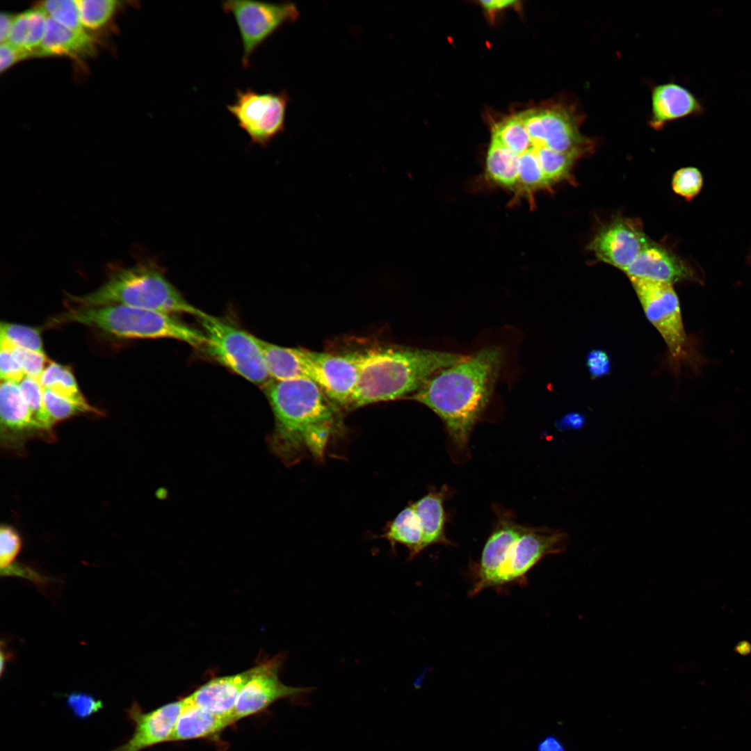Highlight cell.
<instances>
[{
  "label": "cell",
  "mask_w": 751,
  "mask_h": 751,
  "mask_svg": "<svg viewBox=\"0 0 751 751\" xmlns=\"http://www.w3.org/2000/svg\"><path fill=\"white\" fill-rule=\"evenodd\" d=\"M275 420L272 446L285 462L322 460L342 430L340 407L309 379L271 380L264 387Z\"/></svg>",
  "instance_id": "6da1fadb"
},
{
  "label": "cell",
  "mask_w": 751,
  "mask_h": 751,
  "mask_svg": "<svg viewBox=\"0 0 751 751\" xmlns=\"http://www.w3.org/2000/svg\"><path fill=\"white\" fill-rule=\"evenodd\" d=\"M503 357L499 346L483 348L437 372L408 398L432 410L462 449L490 400Z\"/></svg>",
  "instance_id": "7a4b0ae2"
},
{
  "label": "cell",
  "mask_w": 751,
  "mask_h": 751,
  "mask_svg": "<svg viewBox=\"0 0 751 751\" xmlns=\"http://www.w3.org/2000/svg\"><path fill=\"white\" fill-rule=\"evenodd\" d=\"M359 355V380L347 410L412 395L437 372L469 355L409 347L378 348Z\"/></svg>",
  "instance_id": "3957f363"
},
{
  "label": "cell",
  "mask_w": 751,
  "mask_h": 751,
  "mask_svg": "<svg viewBox=\"0 0 751 751\" xmlns=\"http://www.w3.org/2000/svg\"><path fill=\"white\" fill-rule=\"evenodd\" d=\"M67 296L69 302L81 308L124 305L196 317L203 313L184 298L166 278L162 268L151 259L116 269L102 286L89 293Z\"/></svg>",
  "instance_id": "277c9868"
},
{
  "label": "cell",
  "mask_w": 751,
  "mask_h": 751,
  "mask_svg": "<svg viewBox=\"0 0 751 751\" xmlns=\"http://www.w3.org/2000/svg\"><path fill=\"white\" fill-rule=\"evenodd\" d=\"M60 321L81 323L124 338H171L193 346H204L202 331L158 311L124 305L74 307L65 312Z\"/></svg>",
  "instance_id": "5b68a950"
},
{
  "label": "cell",
  "mask_w": 751,
  "mask_h": 751,
  "mask_svg": "<svg viewBox=\"0 0 751 751\" xmlns=\"http://www.w3.org/2000/svg\"><path fill=\"white\" fill-rule=\"evenodd\" d=\"M197 318L209 356L255 385L264 388L272 380L259 339L204 312Z\"/></svg>",
  "instance_id": "8992f818"
},
{
  "label": "cell",
  "mask_w": 751,
  "mask_h": 751,
  "mask_svg": "<svg viewBox=\"0 0 751 751\" xmlns=\"http://www.w3.org/2000/svg\"><path fill=\"white\" fill-rule=\"evenodd\" d=\"M222 8L234 17L237 25L243 47L241 63L245 69L261 45L300 15L298 7L291 2L227 0L222 2Z\"/></svg>",
  "instance_id": "52a82bcc"
},
{
  "label": "cell",
  "mask_w": 751,
  "mask_h": 751,
  "mask_svg": "<svg viewBox=\"0 0 751 751\" xmlns=\"http://www.w3.org/2000/svg\"><path fill=\"white\" fill-rule=\"evenodd\" d=\"M289 99L285 90L259 92L252 88L237 90L234 102L227 108L251 143L265 148L285 131Z\"/></svg>",
  "instance_id": "ba28073f"
},
{
  "label": "cell",
  "mask_w": 751,
  "mask_h": 751,
  "mask_svg": "<svg viewBox=\"0 0 751 751\" xmlns=\"http://www.w3.org/2000/svg\"><path fill=\"white\" fill-rule=\"evenodd\" d=\"M649 321L664 339L669 353L679 359L686 336L680 304L672 284L647 279L629 277Z\"/></svg>",
  "instance_id": "9c48e42d"
},
{
  "label": "cell",
  "mask_w": 751,
  "mask_h": 751,
  "mask_svg": "<svg viewBox=\"0 0 751 751\" xmlns=\"http://www.w3.org/2000/svg\"><path fill=\"white\" fill-rule=\"evenodd\" d=\"M517 115L538 147L580 157L590 149V142L580 132L579 120L572 111L552 106L530 109Z\"/></svg>",
  "instance_id": "30bf717a"
},
{
  "label": "cell",
  "mask_w": 751,
  "mask_h": 751,
  "mask_svg": "<svg viewBox=\"0 0 751 751\" xmlns=\"http://www.w3.org/2000/svg\"><path fill=\"white\" fill-rule=\"evenodd\" d=\"M297 349L310 380L341 408L346 409L359 380V353L341 355Z\"/></svg>",
  "instance_id": "8fae6325"
},
{
  "label": "cell",
  "mask_w": 751,
  "mask_h": 751,
  "mask_svg": "<svg viewBox=\"0 0 751 751\" xmlns=\"http://www.w3.org/2000/svg\"><path fill=\"white\" fill-rule=\"evenodd\" d=\"M568 541L567 533L561 530L525 528L508 549L492 587L522 579L542 558L564 551Z\"/></svg>",
  "instance_id": "7c38bea8"
},
{
  "label": "cell",
  "mask_w": 751,
  "mask_h": 751,
  "mask_svg": "<svg viewBox=\"0 0 751 751\" xmlns=\"http://www.w3.org/2000/svg\"><path fill=\"white\" fill-rule=\"evenodd\" d=\"M284 656L277 654L255 666V672L241 691L233 717L236 722L260 713L275 702L309 693L311 688L294 687L283 684L279 677Z\"/></svg>",
  "instance_id": "4fadbf2b"
},
{
  "label": "cell",
  "mask_w": 751,
  "mask_h": 751,
  "mask_svg": "<svg viewBox=\"0 0 751 751\" xmlns=\"http://www.w3.org/2000/svg\"><path fill=\"white\" fill-rule=\"evenodd\" d=\"M650 243L638 220L617 218L599 230L588 248L598 260L624 272Z\"/></svg>",
  "instance_id": "5bb4252c"
},
{
  "label": "cell",
  "mask_w": 751,
  "mask_h": 751,
  "mask_svg": "<svg viewBox=\"0 0 751 751\" xmlns=\"http://www.w3.org/2000/svg\"><path fill=\"white\" fill-rule=\"evenodd\" d=\"M184 698L145 711L136 701L126 710L134 726L132 736L111 751H142L170 741L177 720L184 706Z\"/></svg>",
  "instance_id": "9a60e30c"
},
{
  "label": "cell",
  "mask_w": 751,
  "mask_h": 751,
  "mask_svg": "<svg viewBox=\"0 0 751 751\" xmlns=\"http://www.w3.org/2000/svg\"><path fill=\"white\" fill-rule=\"evenodd\" d=\"M1 439L6 447L22 450L24 441L35 435H47L34 421L19 385L1 382Z\"/></svg>",
  "instance_id": "2e32d148"
},
{
  "label": "cell",
  "mask_w": 751,
  "mask_h": 751,
  "mask_svg": "<svg viewBox=\"0 0 751 751\" xmlns=\"http://www.w3.org/2000/svg\"><path fill=\"white\" fill-rule=\"evenodd\" d=\"M628 277H638L674 284L693 278L686 261L666 249L650 243L624 271Z\"/></svg>",
  "instance_id": "e0dca14e"
},
{
  "label": "cell",
  "mask_w": 751,
  "mask_h": 751,
  "mask_svg": "<svg viewBox=\"0 0 751 751\" xmlns=\"http://www.w3.org/2000/svg\"><path fill=\"white\" fill-rule=\"evenodd\" d=\"M254 672L255 666L237 674L211 679L186 697L213 713L232 715L239 695Z\"/></svg>",
  "instance_id": "ac0fdd59"
},
{
  "label": "cell",
  "mask_w": 751,
  "mask_h": 751,
  "mask_svg": "<svg viewBox=\"0 0 751 751\" xmlns=\"http://www.w3.org/2000/svg\"><path fill=\"white\" fill-rule=\"evenodd\" d=\"M170 741L216 738L236 723L232 715L222 716L200 708L186 697Z\"/></svg>",
  "instance_id": "d6986e66"
},
{
  "label": "cell",
  "mask_w": 751,
  "mask_h": 751,
  "mask_svg": "<svg viewBox=\"0 0 751 751\" xmlns=\"http://www.w3.org/2000/svg\"><path fill=\"white\" fill-rule=\"evenodd\" d=\"M524 530L517 524L506 522L501 523L492 533L481 554L473 595L492 586L508 549Z\"/></svg>",
  "instance_id": "ffe728a7"
},
{
  "label": "cell",
  "mask_w": 751,
  "mask_h": 751,
  "mask_svg": "<svg viewBox=\"0 0 751 751\" xmlns=\"http://www.w3.org/2000/svg\"><path fill=\"white\" fill-rule=\"evenodd\" d=\"M702 107L696 98L686 88L675 83L656 86L652 95V120L654 128L687 115L700 113Z\"/></svg>",
  "instance_id": "44dd1931"
},
{
  "label": "cell",
  "mask_w": 751,
  "mask_h": 751,
  "mask_svg": "<svg viewBox=\"0 0 751 751\" xmlns=\"http://www.w3.org/2000/svg\"><path fill=\"white\" fill-rule=\"evenodd\" d=\"M94 40L86 33L73 31L47 17L45 33L37 56H66L79 58L92 54Z\"/></svg>",
  "instance_id": "7402d4cb"
},
{
  "label": "cell",
  "mask_w": 751,
  "mask_h": 751,
  "mask_svg": "<svg viewBox=\"0 0 751 751\" xmlns=\"http://www.w3.org/2000/svg\"><path fill=\"white\" fill-rule=\"evenodd\" d=\"M269 375L273 380L309 379L297 348H286L260 339Z\"/></svg>",
  "instance_id": "603a6c76"
},
{
  "label": "cell",
  "mask_w": 751,
  "mask_h": 751,
  "mask_svg": "<svg viewBox=\"0 0 751 751\" xmlns=\"http://www.w3.org/2000/svg\"><path fill=\"white\" fill-rule=\"evenodd\" d=\"M443 502L444 494L433 492L412 504L421 524L424 549L434 543L447 542Z\"/></svg>",
  "instance_id": "cb8c5ba5"
},
{
  "label": "cell",
  "mask_w": 751,
  "mask_h": 751,
  "mask_svg": "<svg viewBox=\"0 0 751 751\" xmlns=\"http://www.w3.org/2000/svg\"><path fill=\"white\" fill-rule=\"evenodd\" d=\"M47 17L35 9L20 13L14 17L8 40L15 47L36 56L42 42Z\"/></svg>",
  "instance_id": "d4e9b609"
},
{
  "label": "cell",
  "mask_w": 751,
  "mask_h": 751,
  "mask_svg": "<svg viewBox=\"0 0 751 751\" xmlns=\"http://www.w3.org/2000/svg\"><path fill=\"white\" fill-rule=\"evenodd\" d=\"M39 382L42 389L51 390L56 394L82 406L88 412L101 413L88 403L79 389L71 369L66 366L49 361Z\"/></svg>",
  "instance_id": "484cf974"
},
{
  "label": "cell",
  "mask_w": 751,
  "mask_h": 751,
  "mask_svg": "<svg viewBox=\"0 0 751 751\" xmlns=\"http://www.w3.org/2000/svg\"><path fill=\"white\" fill-rule=\"evenodd\" d=\"M382 537L390 541L392 545L401 543L406 546L411 558L424 549L421 524L412 505L405 508L397 515Z\"/></svg>",
  "instance_id": "4316f807"
},
{
  "label": "cell",
  "mask_w": 751,
  "mask_h": 751,
  "mask_svg": "<svg viewBox=\"0 0 751 751\" xmlns=\"http://www.w3.org/2000/svg\"><path fill=\"white\" fill-rule=\"evenodd\" d=\"M36 9L60 25L77 33H86L81 24L77 0H49L38 3Z\"/></svg>",
  "instance_id": "83f0119b"
},
{
  "label": "cell",
  "mask_w": 751,
  "mask_h": 751,
  "mask_svg": "<svg viewBox=\"0 0 751 751\" xmlns=\"http://www.w3.org/2000/svg\"><path fill=\"white\" fill-rule=\"evenodd\" d=\"M19 387L34 421L51 437L53 423L45 406L42 388L40 382L26 376L19 383Z\"/></svg>",
  "instance_id": "f1b7e54d"
},
{
  "label": "cell",
  "mask_w": 751,
  "mask_h": 751,
  "mask_svg": "<svg viewBox=\"0 0 751 751\" xmlns=\"http://www.w3.org/2000/svg\"><path fill=\"white\" fill-rule=\"evenodd\" d=\"M80 19L84 28L96 29L112 17L118 6L114 0H77Z\"/></svg>",
  "instance_id": "f546056e"
},
{
  "label": "cell",
  "mask_w": 751,
  "mask_h": 751,
  "mask_svg": "<svg viewBox=\"0 0 751 751\" xmlns=\"http://www.w3.org/2000/svg\"><path fill=\"white\" fill-rule=\"evenodd\" d=\"M1 336L14 346L45 354L42 339L38 329L19 324L2 322Z\"/></svg>",
  "instance_id": "4dcf8cb0"
},
{
  "label": "cell",
  "mask_w": 751,
  "mask_h": 751,
  "mask_svg": "<svg viewBox=\"0 0 751 751\" xmlns=\"http://www.w3.org/2000/svg\"><path fill=\"white\" fill-rule=\"evenodd\" d=\"M0 346L10 350L26 376L39 382L45 364L49 362L45 354L14 346L3 337H0Z\"/></svg>",
  "instance_id": "1f68e13d"
},
{
  "label": "cell",
  "mask_w": 751,
  "mask_h": 751,
  "mask_svg": "<svg viewBox=\"0 0 751 751\" xmlns=\"http://www.w3.org/2000/svg\"><path fill=\"white\" fill-rule=\"evenodd\" d=\"M702 186V175L695 167L681 168L672 177L674 192L688 201L692 200L700 193Z\"/></svg>",
  "instance_id": "d6a6232c"
},
{
  "label": "cell",
  "mask_w": 751,
  "mask_h": 751,
  "mask_svg": "<svg viewBox=\"0 0 751 751\" xmlns=\"http://www.w3.org/2000/svg\"><path fill=\"white\" fill-rule=\"evenodd\" d=\"M46 410L53 424L83 412H88L82 406L62 397L49 389H42Z\"/></svg>",
  "instance_id": "836d02e7"
},
{
  "label": "cell",
  "mask_w": 751,
  "mask_h": 751,
  "mask_svg": "<svg viewBox=\"0 0 751 751\" xmlns=\"http://www.w3.org/2000/svg\"><path fill=\"white\" fill-rule=\"evenodd\" d=\"M66 702L74 716L82 720L90 718L104 707L100 700L83 692H72L67 694Z\"/></svg>",
  "instance_id": "e575fe53"
},
{
  "label": "cell",
  "mask_w": 751,
  "mask_h": 751,
  "mask_svg": "<svg viewBox=\"0 0 751 751\" xmlns=\"http://www.w3.org/2000/svg\"><path fill=\"white\" fill-rule=\"evenodd\" d=\"M22 547V540L12 526L2 524L0 528V567L10 565Z\"/></svg>",
  "instance_id": "d590c367"
},
{
  "label": "cell",
  "mask_w": 751,
  "mask_h": 751,
  "mask_svg": "<svg viewBox=\"0 0 751 751\" xmlns=\"http://www.w3.org/2000/svg\"><path fill=\"white\" fill-rule=\"evenodd\" d=\"M0 376L3 381L19 383L26 376L10 350L1 348Z\"/></svg>",
  "instance_id": "8d00e7d4"
},
{
  "label": "cell",
  "mask_w": 751,
  "mask_h": 751,
  "mask_svg": "<svg viewBox=\"0 0 751 751\" xmlns=\"http://www.w3.org/2000/svg\"><path fill=\"white\" fill-rule=\"evenodd\" d=\"M586 365L592 378L605 376L611 369V360L608 354L600 349H595L588 353Z\"/></svg>",
  "instance_id": "74e56055"
},
{
  "label": "cell",
  "mask_w": 751,
  "mask_h": 751,
  "mask_svg": "<svg viewBox=\"0 0 751 751\" xmlns=\"http://www.w3.org/2000/svg\"><path fill=\"white\" fill-rule=\"evenodd\" d=\"M31 55L22 49H17L6 42L0 46V71L3 72L16 62L24 59Z\"/></svg>",
  "instance_id": "f35d334b"
},
{
  "label": "cell",
  "mask_w": 751,
  "mask_h": 751,
  "mask_svg": "<svg viewBox=\"0 0 751 751\" xmlns=\"http://www.w3.org/2000/svg\"><path fill=\"white\" fill-rule=\"evenodd\" d=\"M2 576H17L27 579L35 583H45L49 579L34 570L19 564H11L8 567L1 569Z\"/></svg>",
  "instance_id": "ab89813d"
},
{
  "label": "cell",
  "mask_w": 751,
  "mask_h": 751,
  "mask_svg": "<svg viewBox=\"0 0 751 751\" xmlns=\"http://www.w3.org/2000/svg\"><path fill=\"white\" fill-rule=\"evenodd\" d=\"M537 751H566V749L556 736L548 735L539 742Z\"/></svg>",
  "instance_id": "60d3db41"
},
{
  "label": "cell",
  "mask_w": 751,
  "mask_h": 751,
  "mask_svg": "<svg viewBox=\"0 0 751 751\" xmlns=\"http://www.w3.org/2000/svg\"><path fill=\"white\" fill-rule=\"evenodd\" d=\"M479 3L486 11L492 13L516 6L518 1L514 0H483L480 1Z\"/></svg>",
  "instance_id": "b9f144b4"
},
{
  "label": "cell",
  "mask_w": 751,
  "mask_h": 751,
  "mask_svg": "<svg viewBox=\"0 0 751 751\" xmlns=\"http://www.w3.org/2000/svg\"><path fill=\"white\" fill-rule=\"evenodd\" d=\"M14 17L7 13L0 15V41L1 44L8 40Z\"/></svg>",
  "instance_id": "7bdbcfd3"
},
{
  "label": "cell",
  "mask_w": 751,
  "mask_h": 751,
  "mask_svg": "<svg viewBox=\"0 0 751 751\" xmlns=\"http://www.w3.org/2000/svg\"><path fill=\"white\" fill-rule=\"evenodd\" d=\"M585 423V418L579 413L570 412L561 419L558 423L561 428H580Z\"/></svg>",
  "instance_id": "ee69618b"
}]
</instances>
